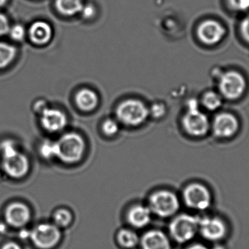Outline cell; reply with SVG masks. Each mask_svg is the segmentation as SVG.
I'll return each instance as SVG.
<instances>
[{
    "label": "cell",
    "mask_w": 249,
    "mask_h": 249,
    "mask_svg": "<svg viewBox=\"0 0 249 249\" xmlns=\"http://www.w3.org/2000/svg\"><path fill=\"white\" fill-rule=\"evenodd\" d=\"M149 208L141 205L133 206L127 213V221L130 225L136 228H143L149 225L152 217Z\"/></svg>",
    "instance_id": "17"
},
{
    "label": "cell",
    "mask_w": 249,
    "mask_h": 249,
    "mask_svg": "<svg viewBox=\"0 0 249 249\" xmlns=\"http://www.w3.org/2000/svg\"><path fill=\"white\" fill-rule=\"evenodd\" d=\"M225 29L219 22L208 20L203 22L197 29L199 39L206 45H215L222 40Z\"/></svg>",
    "instance_id": "11"
},
{
    "label": "cell",
    "mask_w": 249,
    "mask_h": 249,
    "mask_svg": "<svg viewBox=\"0 0 249 249\" xmlns=\"http://www.w3.org/2000/svg\"><path fill=\"white\" fill-rule=\"evenodd\" d=\"M222 96L219 93L213 91H209L203 95L202 104L208 110H216L222 106Z\"/></svg>",
    "instance_id": "22"
},
{
    "label": "cell",
    "mask_w": 249,
    "mask_h": 249,
    "mask_svg": "<svg viewBox=\"0 0 249 249\" xmlns=\"http://www.w3.org/2000/svg\"><path fill=\"white\" fill-rule=\"evenodd\" d=\"M199 232L205 239L216 242L223 239L226 235V225L220 219L206 216L200 219Z\"/></svg>",
    "instance_id": "10"
},
{
    "label": "cell",
    "mask_w": 249,
    "mask_h": 249,
    "mask_svg": "<svg viewBox=\"0 0 249 249\" xmlns=\"http://www.w3.org/2000/svg\"><path fill=\"white\" fill-rule=\"evenodd\" d=\"M200 218L189 214L177 216L170 225V232L174 240L180 244L188 242L199 232Z\"/></svg>",
    "instance_id": "5"
},
{
    "label": "cell",
    "mask_w": 249,
    "mask_h": 249,
    "mask_svg": "<svg viewBox=\"0 0 249 249\" xmlns=\"http://www.w3.org/2000/svg\"><path fill=\"white\" fill-rule=\"evenodd\" d=\"M187 249H209L207 247L205 246L202 245V244H195V245L192 246L190 248Z\"/></svg>",
    "instance_id": "34"
},
{
    "label": "cell",
    "mask_w": 249,
    "mask_h": 249,
    "mask_svg": "<svg viewBox=\"0 0 249 249\" xmlns=\"http://www.w3.org/2000/svg\"><path fill=\"white\" fill-rule=\"evenodd\" d=\"M7 223L14 228L24 226L30 219V212L26 205L16 203L10 205L5 212Z\"/></svg>",
    "instance_id": "14"
},
{
    "label": "cell",
    "mask_w": 249,
    "mask_h": 249,
    "mask_svg": "<svg viewBox=\"0 0 249 249\" xmlns=\"http://www.w3.org/2000/svg\"><path fill=\"white\" fill-rule=\"evenodd\" d=\"M7 0H0V7H2L3 5H4Z\"/></svg>",
    "instance_id": "35"
},
{
    "label": "cell",
    "mask_w": 249,
    "mask_h": 249,
    "mask_svg": "<svg viewBox=\"0 0 249 249\" xmlns=\"http://www.w3.org/2000/svg\"><path fill=\"white\" fill-rule=\"evenodd\" d=\"M42 127L50 133L61 131L67 124V118L62 111L47 108L40 114Z\"/></svg>",
    "instance_id": "12"
},
{
    "label": "cell",
    "mask_w": 249,
    "mask_h": 249,
    "mask_svg": "<svg viewBox=\"0 0 249 249\" xmlns=\"http://www.w3.org/2000/svg\"><path fill=\"white\" fill-rule=\"evenodd\" d=\"M95 12L96 10L92 4H87V5H83L81 13L86 18H90L94 16Z\"/></svg>",
    "instance_id": "31"
},
{
    "label": "cell",
    "mask_w": 249,
    "mask_h": 249,
    "mask_svg": "<svg viewBox=\"0 0 249 249\" xmlns=\"http://www.w3.org/2000/svg\"><path fill=\"white\" fill-rule=\"evenodd\" d=\"M238 127V120L231 114L221 113L213 120V133L218 137H231L236 133Z\"/></svg>",
    "instance_id": "13"
},
{
    "label": "cell",
    "mask_w": 249,
    "mask_h": 249,
    "mask_svg": "<svg viewBox=\"0 0 249 249\" xmlns=\"http://www.w3.org/2000/svg\"><path fill=\"white\" fill-rule=\"evenodd\" d=\"M55 5L61 14L71 16L81 13L83 3L82 0H56Z\"/></svg>",
    "instance_id": "19"
},
{
    "label": "cell",
    "mask_w": 249,
    "mask_h": 249,
    "mask_svg": "<svg viewBox=\"0 0 249 249\" xmlns=\"http://www.w3.org/2000/svg\"><path fill=\"white\" fill-rule=\"evenodd\" d=\"M53 220L57 227L65 228L68 226L72 220L71 213L65 209L56 211L53 215Z\"/></svg>",
    "instance_id": "24"
},
{
    "label": "cell",
    "mask_w": 249,
    "mask_h": 249,
    "mask_svg": "<svg viewBox=\"0 0 249 249\" xmlns=\"http://www.w3.org/2000/svg\"><path fill=\"white\" fill-rule=\"evenodd\" d=\"M142 247L143 249H171V244L168 237L159 231H151L142 237Z\"/></svg>",
    "instance_id": "15"
},
{
    "label": "cell",
    "mask_w": 249,
    "mask_h": 249,
    "mask_svg": "<svg viewBox=\"0 0 249 249\" xmlns=\"http://www.w3.org/2000/svg\"><path fill=\"white\" fill-rule=\"evenodd\" d=\"M117 118L127 126H137L147 120L149 109L138 99H127L120 104L116 109Z\"/></svg>",
    "instance_id": "3"
},
{
    "label": "cell",
    "mask_w": 249,
    "mask_h": 249,
    "mask_svg": "<svg viewBox=\"0 0 249 249\" xmlns=\"http://www.w3.org/2000/svg\"><path fill=\"white\" fill-rule=\"evenodd\" d=\"M39 153L42 158L47 160H51L57 158L56 142L51 140H46L42 142L39 146Z\"/></svg>",
    "instance_id": "23"
},
{
    "label": "cell",
    "mask_w": 249,
    "mask_h": 249,
    "mask_svg": "<svg viewBox=\"0 0 249 249\" xmlns=\"http://www.w3.org/2000/svg\"><path fill=\"white\" fill-rule=\"evenodd\" d=\"M118 241L120 245L126 249L136 247L139 242V236L136 232L130 230H122L118 232Z\"/></svg>",
    "instance_id": "21"
},
{
    "label": "cell",
    "mask_w": 249,
    "mask_h": 249,
    "mask_svg": "<svg viewBox=\"0 0 249 249\" xmlns=\"http://www.w3.org/2000/svg\"><path fill=\"white\" fill-rule=\"evenodd\" d=\"M230 6L238 11H245L249 9V0H228Z\"/></svg>",
    "instance_id": "28"
},
{
    "label": "cell",
    "mask_w": 249,
    "mask_h": 249,
    "mask_svg": "<svg viewBox=\"0 0 249 249\" xmlns=\"http://www.w3.org/2000/svg\"><path fill=\"white\" fill-rule=\"evenodd\" d=\"M55 142L57 158L63 162L75 163L83 158L86 149V143L78 133H65Z\"/></svg>",
    "instance_id": "2"
},
{
    "label": "cell",
    "mask_w": 249,
    "mask_h": 249,
    "mask_svg": "<svg viewBox=\"0 0 249 249\" xmlns=\"http://www.w3.org/2000/svg\"><path fill=\"white\" fill-rule=\"evenodd\" d=\"M8 33L10 34V38L17 42L23 40L26 35L24 27H23L21 25L18 24L10 28Z\"/></svg>",
    "instance_id": "26"
},
{
    "label": "cell",
    "mask_w": 249,
    "mask_h": 249,
    "mask_svg": "<svg viewBox=\"0 0 249 249\" xmlns=\"http://www.w3.org/2000/svg\"><path fill=\"white\" fill-rule=\"evenodd\" d=\"M182 124L186 132L191 136H204L209 131L210 127L209 118L200 110L198 103L196 99L189 101Z\"/></svg>",
    "instance_id": "4"
},
{
    "label": "cell",
    "mask_w": 249,
    "mask_h": 249,
    "mask_svg": "<svg viewBox=\"0 0 249 249\" xmlns=\"http://www.w3.org/2000/svg\"><path fill=\"white\" fill-rule=\"evenodd\" d=\"M1 249H21L18 244H15V243H8V244H5Z\"/></svg>",
    "instance_id": "33"
},
{
    "label": "cell",
    "mask_w": 249,
    "mask_h": 249,
    "mask_svg": "<svg viewBox=\"0 0 249 249\" xmlns=\"http://www.w3.org/2000/svg\"><path fill=\"white\" fill-rule=\"evenodd\" d=\"M29 38L34 44L43 45L52 38L53 30L46 22L36 21L31 26L29 31Z\"/></svg>",
    "instance_id": "16"
},
{
    "label": "cell",
    "mask_w": 249,
    "mask_h": 249,
    "mask_svg": "<svg viewBox=\"0 0 249 249\" xmlns=\"http://www.w3.org/2000/svg\"><path fill=\"white\" fill-rule=\"evenodd\" d=\"M48 107V105H47V102H45V101L38 100L36 101L35 105H34V111L36 112V113L39 114V115H40V114Z\"/></svg>",
    "instance_id": "32"
},
{
    "label": "cell",
    "mask_w": 249,
    "mask_h": 249,
    "mask_svg": "<svg viewBox=\"0 0 249 249\" xmlns=\"http://www.w3.org/2000/svg\"><path fill=\"white\" fill-rule=\"evenodd\" d=\"M221 96L229 100L239 99L247 89V82L238 71H227L222 74L219 83Z\"/></svg>",
    "instance_id": "7"
},
{
    "label": "cell",
    "mask_w": 249,
    "mask_h": 249,
    "mask_svg": "<svg viewBox=\"0 0 249 249\" xmlns=\"http://www.w3.org/2000/svg\"><path fill=\"white\" fill-rule=\"evenodd\" d=\"M119 124L115 120L107 119L102 124V130L108 136H113L119 131Z\"/></svg>",
    "instance_id": "25"
},
{
    "label": "cell",
    "mask_w": 249,
    "mask_h": 249,
    "mask_svg": "<svg viewBox=\"0 0 249 249\" xmlns=\"http://www.w3.org/2000/svg\"><path fill=\"white\" fill-rule=\"evenodd\" d=\"M32 242L38 248L51 249L55 247L61 239V232L56 225L42 224L30 233Z\"/></svg>",
    "instance_id": "8"
},
{
    "label": "cell",
    "mask_w": 249,
    "mask_h": 249,
    "mask_svg": "<svg viewBox=\"0 0 249 249\" xmlns=\"http://www.w3.org/2000/svg\"><path fill=\"white\" fill-rule=\"evenodd\" d=\"M166 107L164 104L155 103L149 109V115L155 118H161L166 113Z\"/></svg>",
    "instance_id": "27"
},
{
    "label": "cell",
    "mask_w": 249,
    "mask_h": 249,
    "mask_svg": "<svg viewBox=\"0 0 249 249\" xmlns=\"http://www.w3.org/2000/svg\"><path fill=\"white\" fill-rule=\"evenodd\" d=\"M10 28V23H9L7 17L4 15L0 13V36L8 34Z\"/></svg>",
    "instance_id": "29"
},
{
    "label": "cell",
    "mask_w": 249,
    "mask_h": 249,
    "mask_svg": "<svg viewBox=\"0 0 249 249\" xmlns=\"http://www.w3.org/2000/svg\"><path fill=\"white\" fill-rule=\"evenodd\" d=\"M184 202L188 207L197 211H205L212 204V196L205 186L195 183L184 190Z\"/></svg>",
    "instance_id": "9"
},
{
    "label": "cell",
    "mask_w": 249,
    "mask_h": 249,
    "mask_svg": "<svg viewBox=\"0 0 249 249\" xmlns=\"http://www.w3.org/2000/svg\"><path fill=\"white\" fill-rule=\"evenodd\" d=\"M99 101L98 95L90 89H82L75 96L77 107L84 112L94 110L99 105Z\"/></svg>",
    "instance_id": "18"
},
{
    "label": "cell",
    "mask_w": 249,
    "mask_h": 249,
    "mask_svg": "<svg viewBox=\"0 0 249 249\" xmlns=\"http://www.w3.org/2000/svg\"><path fill=\"white\" fill-rule=\"evenodd\" d=\"M149 209L152 213L162 218L175 214L180 207L179 200L174 193L169 191L156 192L149 197Z\"/></svg>",
    "instance_id": "6"
},
{
    "label": "cell",
    "mask_w": 249,
    "mask_h": 249,
    "mask_svg": "<svg viewBox=\"0 0 249 249\" xmlns=\"http://www.w3.org/2000/svg\"><path fill=\"white\" fill-rule=\"evenodd\" d=\"M241 31L244 39L249 42V15L243 20L241 23Z\"/></svg>",
    "instance_id": "30"
},
{
    "label": "cell",
    "mask_w": 249,
    "mask_h": 249,
    "mask_svg": "<svg viewBox=\"0 0 249 249\" xmlns=\"http://www.w3.org/2000/svg\"><path fill=\"white\" fill-rule=\"evenodd\" d=\"M17 55L16 47L5 42H0V70L8 67Z\"/></svg>",
    "instance_id": "20"
},
{
    "label": "cell",
    "mask_w": 249,
    "mask_h": 249,
    "mask_svg": "<svg viewBox=\"0 0 249 249\" xmlns=\"http://www.w3.org/2000/svg\"><path fill=\"white\" fill-rule=\"evenodd\" d=\"M2 168L9 177L14 178H22L29 170L27 157L20 152L17 143L13 140H5L0 144Z\"/></svg>",
    "instance_id": "1"
}]
</instances>
